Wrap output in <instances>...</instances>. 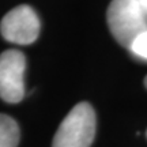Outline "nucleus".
Here are the masks:
<instances>
[{
	"label": "nucleus",
	"mask_w": 147,
	"mask_h": 147,
	"mask_svg": "<svg viewBox=\"0 0 147 147\" xmlns=\"http://www.w3.org/2000/svg\"><path fill=\"white\" fill-rule=\"evenodd\" d=\"M106 19L112 36L128 49L132 48L138 37L147 32L143 10L138 0H112Z\"/></svg>",
	"instance_id": "1"
},
{
	"label": "nucleus",
	"mask_w": 147,
	"mask_h": 147,
	"mask_svg": "<svg viewBox=\"0 0 147 147\" xmlns=\"http://www.w3.org/2000/svg\"><path fill=\"white\" fill-rule=\"evenodd\" d=\"M95 136V112L87 102L75 105L61 121L52 147H90Z\"/></svg>",
	"instance_id": "2"
},
{
	"label": "nucleus",
	"mask_w": 147,
	"mask_h": 147,
	"mask_svg": "<svg viewBox=\"0 0 147 147\" xmlns=\"http://www.w3.org/2000/svg\"><path fill=\"white\" fill-rule=\"evenodd\" d=\"M25 55L8 49L0 55V98L8 104H16L25 97Z\"/></svg>",
	"instance_id": "3"
},
{
	"label": "nucleus",
	"mask_w": 147,
	"mask_h": 147,
	"mask_svg": "<svg viewBox=\"0 0 147 147\" xmlns=\"http://www.w3.org/2000/svg\"><path fill=\"white\" fill-rule=\"evenodd\" d=\"M40 19L30 5L22 4L8 11L0 23L4 40L18 45L33 44L40 34Z\"/></svg>",
	"instance_id": "4"
},
{
	"label": "nucleus",
	"mask_w": 147,
	"mask_h": 147,
	"mask_svg": "<svg viewBox=\"0 0 147 147\" xmlns=\"http://www.w3.org/2000/svg\"><path fill=\"white\" fill-rule=\"evenodd\" d=\"M19 127L7 115H0V147H18Z\"/></svg>",
	"instance_id": "5"
},
{
	"label": "nucleus",
	"mask_w": 147,
	"mask_h": 147,
	"mask_svg": "<svg viewBox=\"0 0 147 147\" xmlns=\"http://www.w3.org/2000/svg\"><path fill=\"white\" fill-rule=\"evenodd\" d=\"M131 51L139 57L147 59V32L143 33L140 37H138L136 41L132 44Z\"/></svg>",
	"instance_id": "6"
},
{
	"label": "nucleus",
	"mask_w": 147,
	"mask_h": 147,
	"mask_svg": "<svg viewBox=\"0 0 147 147\" xmlns=\"http://www.w3.org/2000/svg\"><path fill=\"white\" fill-rule=\"evenodd\" d=\"M138 3L140 4V7H142V10H143V12H144V11L147 12V0H138Z\"/></svg>",
	"instance_id": "7"
},
{
	"label": "nucleus",
	"mask_w": 147,
	"mask_h": 147,
	"mask_svg": "<svg viewBox=\"0 0 147 147\" xmlns=\"http://www.w3.org/2000/svg\"><path fill=\"white\" fill-rule=\"evenodd\" d=\"M144 84H146V87H147V76H146V79H144Z\"/></svg>",
	"instance_id": "8"
}]
</instances>
